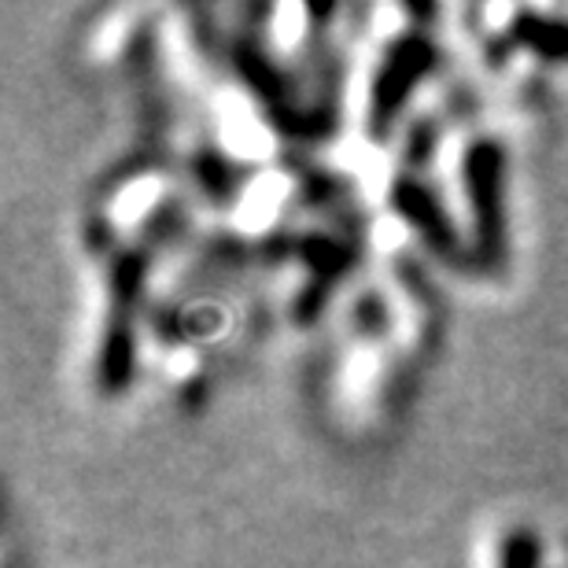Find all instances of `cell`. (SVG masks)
<instances>
[{"instance_id":"cell-1","label":"cell","mask_w":568,"mask_h":568,"mask_svg":"<svg viewBox=\"0 0 568 568\" xmlns=\"http://www.w3.org/2000/svg\"><path fill=\"white\" fill-rule=\"evenodd\" d=\"M436 67V49L410 33V38H399L395 44H388L381 60V71L373 78V97H369V126L373 133H384L395 122V115L403 111L410 89L422 82V78L432 74Z\"/></svg>"},{"instance_id":"cell-5","label":"cell","mask_w":568,"mask_h":568,"mask_svg":"<svg viewBox=\"0 0 568 568\" xmlns=\"http://www.w3.org/2000/svg\"><path fill=\"white\" fill-rule=\"evenodd\" d=\"M498 568H542L539 536L528 528H514L498 547Z\"/></svg>"},{"instance_id":"cell-3","label":"cell","mask_w":568,"mask_h":568,"mask_svg":"<svg viewBox=\"0 0 568 568\" xmlns=\"http://www.w3.org/2000/svg\"><path fill=\"white\" fill-rule=\"evenodd\" d=\"M395 203H399V211L417 225V230L425 233V241H432L436 247H450L454 244L450 222L443 219L436 196H432L425 185H417V181H406V185H399V192H395Z\"/></svg>"},{"instance_id":"cell-4","label":"cell","mask_w":568,"mask_h":568,"mask_svg":"<svg viewBox=\"0 0 568 568\" xmlns=\"http://www.w3.org/2000/svg\"><path fill=\"white\" fill-rule=\"evenodd\" d=\"M133 377V339H130V325L126 317L111 322L104 347H100V384L104 392H122Z\"/></svg>"},{"instance_id":"cell-2","label":"cell","mask_w":568,"mask_h":568,"mask_svg":"<svg viewBox=\"0 0 568 568\" xmlns=\"http://www.w3.org/2000/svg\"><path fill=\"white\" fill-rule=\"evenodd\" d=\"M503 170H506V155H503V148L491 141L473 144L469 155H465V192H469V203H473L476 241H480V247H487V252H495L506 233Z\"/></svg>"}]
</instances>
